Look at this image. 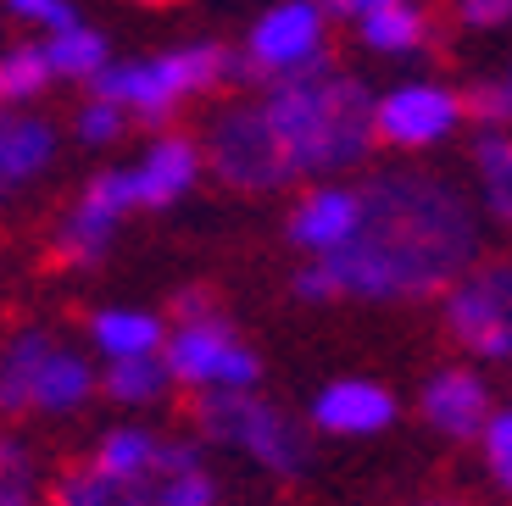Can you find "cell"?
I'll use <instances>...</instances> for the list:
<instances>
[{"label": "cell", "instance_id": "1", "mask_svg": "<svg viewBox=\"0 0 512 506\" xmlns=\"http://www.w3.org/2000/svg\"><path fill=\"white\" fill-rule=\"evenodd\" d=\"M362 190V223L351 245L329 256H312L295 273L301 301H334V295H357V301H423L440 295L468 273L479 245L474 212L451 190L446 178L412 173H379Z\"/></svg>", "mask_w": 512, "mask_h": 506}, {"label": "cell", "instance_id": "2", "mask_svg": "<svg viewBox=\"0 0 512 506\" xmlns=\"http://www.w3.org/2000/svg\"><path fill=\"white\" fill-rule=\"evenodd\" d=\"M373 95L357 73L329 67V56L301 73L268 84L262 95V117H268L273 140H279L284 162L295 178H323V173H346L373 151Z\"/></svg>", "mask_w": 512, "mask_h": 506}, {"label": "cell", "instance_id": "3", "mask_svg": "<svg viewBox=\"0 0 512 506\" xmlns=\"http://www.w3.org/2000/svg\"><path fill=\"white\" fill-rule=\"evenodd\" d=\"M229 78V51L223 45H184L167 56H145V62H106L90 78L95 101L134 112L140 123H167L190 95H206Z\"/></svg>", "mask_w": 512, "mask_h": 506}, {"label": "cell", "instance_id": "4", "mask_svg": "<svg viewBox=\"0 0 512 506\" xmlns=\"http://www.w3.org/2000/svg\"><path fill=\"white\" fill-rule=\"evenodd\" d=\"M190 418L206 440L234 445V451H245L251 462H262L268 473H284V479L301 473L307 456H312L307 429L251 390H201L190 406Z\"/></svg>", "mask_w": 512, "mask_h": 506}, {"label": "cell", "instance_id": "5", "mask_svg": "<svg viewBox=\"0 0 512 506\" xmlns=\"http://www.w3.org/2000/svg\"><path fill=\"white\" fill-rule=\"evenodd\" d=\"M206 162H212V173L240 195H273V190H284V184H295L290 162H284L279 140H273V128H268V117H262L256 101L218 112V123L206 134Z\"/></svg>", "mask_w": 512, "mask_h": 506}, {"label": "cell", "instance_id": "6", "mask_svg": "<svg viewBox=\"0 0 512 506\" xmlns=\"http://www.w3.org/2000/svg\"><path fill=\"white\" fill-rule=\"evenodd\" d=\"M323 23L329 17H323L318 0H284V6H273L251 28L245 51L240 56L229 51V78H240V84H256V78L279 84V78L323 62Z\"/></svg>", "mask_w": 512, "mask_h": 506}, {"label": "cell", "instance_id": "7", "mask_svg": "<svg viewBox=\"0 0 512 506\" xmlns=\"http://www.w3.org/2000/svg\"><path fill=\"white\" fill-rule=\"evenodd\" d=\"M162 362H167V379L190 384V390H251V384L262 379L256 351H245V345L234 340V329L223 317L167 329Z\"/></svg>", "mask_w": 512, "mask_h": 506}, {"label": "cell", "instance_id": "8", "mask_svg": "<svg viewBox=\"0 0 512 506\" xmlns=\"http://www.w3.org/2000/svg\"><path fill=\"white\" fill-rule=\"evenodd\" d=\"M446 329L485 362L512 356V262L474 267L446 290Z\"/></svg>", "mask_w": 512, "mask_h": 506}, {"label": "cell", "instance_id": "9", "mask_svg": "<svg viewBox=\"0 0 512 506\" xmlns=\"http://www.w3.org/2000/svg\"><path fill=\"white\" fill-rule=\"evenodd\" d=\"M123 212H134V190H128V167H106L84 184L78 206L56 223V262L67 267H95L117 240V223Z\"/></svg>", "mask_w": 512, "mask_h": 506}, {"label": "cell", "instance_id": "10", "mask_svg": "<svg viewBox=\"0 0 512 506\" xmlns=\"http://www.w3.org/2000/svg\"><path fill=\"white\" fill-rule=\"evenodd\" d=\"M462 117V95L440 84H401L384 101H373V140L401 145V151H423L440 145Z\"/></svg>", "mask_w": 512, "mask_h": 506}, {"label": "cell", "instance_id": "11", "mask_svg": "<svg viewBox=\"0 0 512 506\" xmlns=\"http://www.w3.org/2000/svg\"><path fill=\"white\" fill-rule=\"evenodd\" d=\"M201 173V145L190 134H156L145 145V156L128 167V190H134V206L156 212V206H173Z\"/></svg>", "mask_w": 512, "mask_h": 506}, {"label": "cell", "instance_id": "12", "mask_svg": "<svg viewBox=\"0 0 512 506\" xmlns=\"http://www.w3.org/2000/svg\"><path fill=\"white\" fill-rule=\"evenodd\" d=\"M362 223V190L351 184H323L290 212V245H301L307 256H329L340 245H351Z\"/></svg>", "mask_w": 512, "mask_h": 506}, {"label": "cell", "instance_id": "13", "mask_svg": "<svg viewBox=\"0 0 512 506\" xmlns=\"http://www.w3.org/2000/svg\"><path fill=\"white\" fill-rule=\"evenodd\" d=\"M390 418H396V395L368 379H334L312 401V423L323 434H379L390 429Z\"/></svg>", "mask_w": 512, "mask_h": 506}, {"label": "cell", "instance_id": "14", "mask_svg": "<svg viewBox=\"0 0 512 506\" xmlns=\"http://www.w3.org/2000/svg\"><path fill=\"white\" fill-rule=\"evenodd\" d=\"M418 406H423V418L435 423L440 434H451V440H474V434L485 429V418H490V395L468 367L435 373V379L423 384Z\"/></svg>", "mask_w": 512, "mask_h": 506}, {"label": "cell", "instance_id": "15", "mask_svg": "<svg viewBox=\"0 0 512 506\" xmlns=\"http://www.w3.org/2000/svg\"><path fill=\"white\" fill-rule=\"evenodd\" d=\"M56 156V128L28 112H0V195L23 190Z\"/></svg>", "mask_w": 512, "mask_h": 506}, {"label": "cell", "instance_id": "16", "mask_svg": "<svg viewBox=\"0 0 512 506\" xmlns=\"http://www.w3.org/2000/svg\"><path fill=\"white\" fill-rule=\"evenodd\" d=\"M51 506H156L151 479H112L101 468H67L51 490Z\"/></svg>", "mask_w": 512, "mask_h": 506}, {"label": "cell", "instance_id": "17", "mask_svg": "<svg viewBox=\"0 0 512 506\" xmlns=\"http://www.w3.org/2000/svg\"><path fill=\"white\" fill-rule=\"evenodd\" d=\"M90 395H95L90 362H84L78 351H56V345H51V356H45V362H39V373H34L28 406H34V412H78Z\"/></svg>", "mask_w": 512, "mask_h": 506}, {"label": "cell", "instance_id": "18", "mask_svg": "<svg viewBox=\"0 0 512 506\" xmlns=\"http://www.w3.org/2000/svg\"><path fill=\"white\" fill-rule=\"evenodd\" d=\"M90 340L106 351V362H123V356H156L162 351V317L134 312V306H106L90 317Z\"/></svg>", "mask_w": 512, "mask_h": 506}, {"label": "cell", "instance_id": "19", "mask_svg": "<svg viewBox=\"0 0 512 506\" xmlns=\"http://www.w3.org/2000/svg\"><path fill=\"white\" fill-rule=\"evenodd\" d=\"M45 356H51V334L45 329H23L0 351V418L28 412V390H34V373Z\"/></svg>", "mask_w": 512, "mask_h": 506}, {"label": "cell", "instance_id": "20", "mask_svg": "<svg viewBox=\"0 0 512 506\" xmlns=\"http://www.w3.org/2000/svg\"><path fill=\"white\" fill-rule=\"evenodd\" d=\"M362 45L379 56H412L429 45V17L412 6V0H396V6H379V12L362 17Z\"/></svg>", "mask_w": 512, "mask_h": 506}, {"label": "cell", "instance_id": "21", "mask_svg": "<svg viewBox=\"0 0 512 506\" xmlns=\"http://www.w3.org/2000/svg\"><path fill=\"white\" fill-rule=\"evenodd\" d=\"M156 445H162V440H156L151 429H134V423H123V429L101 434V445H95V456H90V468L112 473V479H151Z\"/></svg>", "mask_w": 512, "mask_h": 506}, {"label": "cell", "instance_id": "22", "mask_svg": "<svg viewBox=\"0 0 512 506\" xmlns=\"http://www.w3.org/2000/svg\"><path fill=\"white\" fill-rule=\"evenodd\" d=\"M45 67H51V78H84L90 84L95 73L106 67V39L95 34V28H84V23H73V28H62V34H51L45 45Z\"/></svg>", "mask_w": 512, "mask_h": 506}, {"label": "cell", "instance_id": "23", "mask_svg": "<svg viewBox=\"0 0 512 506\" xmlns=\"http://www.w3.org/2000/svg\"><path fill=\"white\" fill-rule=\"evenodd\" d=\"M106 395L112 401H123V406H156L167 395V362L162 356H123V362H112L106 367Z\"/></svg>", "mask_w": 512, "mask_h": 506}, {"label": "cell", "instance_id": "24", "mask_svg": "<svg viewBox=\"0 0 512 506\" xmlns=\"http://www.w3.org/2000/svg\"><path fill=\"white\" fill-rule=\"evenodd\" d=\"M45 84H51V67L39 45L0 51V106H28L34 95H45Z\"/></svg>", "mask_w": 512, "mask_h": 506}, {"label": "cell", "instance_id": "25", "mask_svg": "<svg viewBox=\"0 0 512 506\" xmlns=\"http://www.w3.org/2000/svg\"><path fill=\"white\" fill-rule=\"evenodd\" d=\"M474 162H479V184H485L490 212L512 223V134H485L474 145Z\"/></svg>", "mask_w": 512, "mask_h": 506}, {"label": "cell", "instance_id": "26", "mask_svg": "<svg viewBox=\"0 0 512 506\" xmlns=\"http://www.w3.org/2000/svg\"><path fill=\"white\" fill-rule=\"evenodd\" d=\"M156 506H218V479H212L206 468L156 479Z\"/></svg>", "mask_w": 512, "mask_h": 506}, {"label": "cell", "instance_id": "27", "mask_svg": "<svg viewBox=\"0 0 512 506\" xmlns=\"http://www.w3.org/2000/svg\"><path fill=\"white\" fill-rule=\"evenodd\" d=\"M34 451L17 434H0V495H34Z\"/></svg>", "mask_w": 512, "mask_h": 506}, {"label": "cell", "instance_id": "28", "mask_svg": "<svg viewBox=\"0 0 512 506\" xmlns=\"http://www.w3.org/2000/svg\"><path fill=\"white\" fill-rule=\"evenodd\" d=\"M485 462H490V479L512 495V412H490L485 418Z\"/></svg>", "mask_w": 512, "mask_h": 506}, {"label": "cell", "instance_id": "29", "mask_svg": "<svg viewBox=\"0 0 512 506\" xmlns=\"http://www.w3.org/2000/svg\"><path fill=\"white\" fill-rule=\"evenodd\" d=\"M78 140L84 145H117L123 140V112L106 101H90L84 112H78Z\"/></svg>", "mask_w": 512, "mask_h": 506}, {"label": "cell", "instance_id": "30", "mask_svg": "<svg viewBox=\"0 0 512 506\" xmlns=\"http://www.w3.org/2000/svg\"><path fill=\"white\" fill-rule=\"evenodd\" d=\"M167 317H173V329H184V323H206V317H218V295L206 290V284H184V290L167 301Z\"/></svg>", "mask_w": 512, "mask_h": 506}, {"label": "cell", "instance_id": "31", "mask_svg": "<svg viewBox=\"0 0 512 506\" xmlns=\"http://www.w3.org/2000/svg\"><path fill=\"white\" fill-rule=\"evenodd\" d=\"M462 112H474L479 123H490V128L512 123V95H507V84H474V95L462 101Z\"/></svg>", "mask_w": 512, "mask_h": 506}, {"label": "cell", "instance_id": "32", "mask_svg": "<svg viewBox=\"0 0 512 506\" xmlns=\"http://www.w3.org/2000/svg\"><path fill=\"white\" fill-rule=\"evenodd\" d=\"M6 6H12V12L23 17V23H45L51 34H62V28H73V23H78L67 0H6Z\"/></svg>", "mask_w": 512, "mask_h": 506}, {"label": "cell", "instance_id": "33", "mask_svg": "<svg viewBox=\"0 0 512 506\" xmlns=\"http://www.w3.org/2000/svg\"><path fill=\"white\" fill-rule=\"evenodd\" d=\"M457 17L468 28H501L512 23V0H457Z\"/></svg>", "mask_w": 512, "mask_h": 506}, {"label": "cell", "instance_id": "34", "mask_svg": "<svg viewBox=\"0 0 512 506\" xmlns=\"http://www.w3.org/2000/svg\"><path fill=\"white\" fill-rule=\"evenodd\" d=\"M323 17H351V23H362L368 12H379V6H396V0H318Z\"/></svg>", "mask_w": 512, "mask_h": 506}, {"label": "cell", "instance_id": "35", "mask_svg": "<svg viewBox=\"0 0 512 506\" xmlns=\"http://www.w3.org/2000/svg\"><path fill=\"white\" fill-rule=\"evenodd\" d=\"M0 506H34V495H0Z\"/></svg>", "mask_w": 512, "mask_h": 506}, {"label": "cell", "instance_id": "36", "mask_svg": "<svg viewBox=\"0 0 512 506\" xmlns=\"http://www.w3.org/2000/svg\"><path fill=\"white\" fill-rule=\"evenodd\" d=\"M140 6H173V0H140Z\"/></svg>", "mask_w": 512, "mask_h": 506}, {"label": "cell", "instance_id": "37", "mask_svg": "<svg viewBox=\"0 0 512 506\" xmlns=\"http://www.w3.org/2000/svg\"><path fill=\"white\" fill-rule=\"evenodd\" d=\"M418 506H457V501H418Z\"/></svg>", "mask_w": 512, "mask_h": 506}, {"label": "cell", "instance_id": "38", "mask_svg": "<svg viewBox=\"0 0 512 506\" xmlns=\"http://www.w3.org/2000/svg\"><path fill=\"white\" fill-rule=\"evenodd\" d=\"M507 95H512V73H507Z\"/></svg>", "mask_w": 512, "mask_h": 506}]
</instances>
